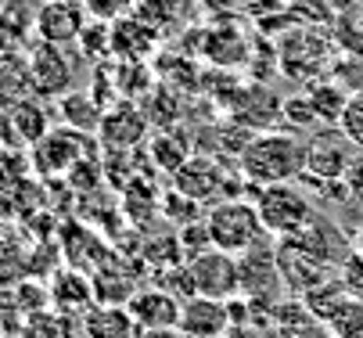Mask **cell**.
Segmentation results:
<instances>
[{
  "instance_id": "44dd1931",
  "label": "cell",
  "mask_w": 363,
  "mask_h": 338,
  "mask_svg": "<svg viewBox=\"0 0 363 338\" xmlns=\"http://www.w3.org/2000/svg\"><path fill=\"white\" fill-rule=\"evenodd\" d=\"M306 98H309V105H313V112H317V119H320L324 126H338V123H342V112H345V105H349V94H345L338 83H331V79L309 83V86H306Z\"/></svg>"
},
{
  "instance_id": "e0dca14e",
  "label": "cell",
  "mask_w": 363,
  "mask_h": 338,
  "mask_svg": "<svg viewBox=\"0 0 363 338\" xmlns=\"http://www.w3.org/2000/svg\"><path fill=\"white\" fill-rule=\"evenodd\" d=\"M8 123H11V133H15V144H33L36 140H43L50 130V112H47V105L36 98H26V101H18L15 108H8Z\"/></svg>"
},
{
  "instance_id": "4316f807",
  "label": "cell",
  "mask_w": 363,
  "mask_h": 338,
  "mask_svg": "<svg viewBox=\"0 0 363 338\" xmlns=\"http://www.w3.org/2000/svg\"><path fill=\"white\" fill-rule=\"evenodd\" d=\"M338 130H342V137L352 144V148H363V86L356 94H349V105L342 112Z\"/></svg>"
},
{
  "instance_id": "f1b7e54d",
  "label": "cell",
  "mask_w": 363,
  "mask_h": 338,
  "mask_svg": "<svg viewBox=\"0 0 363 338\" xmlns=\"http://www.w3.org/2000/svg\"><path fill=\"white\" fill-rule=\"evenodd\" d=\"M281 119L291 126V133H302V130H309L313 123H320L306 94H302V98H291V101H284V105H281Z\"/></svg>"
},
{
  "instance_id": "7402d4cb",
  "label": "cell",
  "mask_w": 363,
  "mask_h": 338,
  "mask_svg": "<svg viewBox=\"0 0 363 338\" xmlns=\"http://www.w3.org/2000/svg\"><path fill=\"white\" fill-rule=\"evenodd\" d=\"M76 324L69 313L55 310V306H43L36 313H29L18 327V338H72Z\"/></svg>"
},
{
  "instance_id": "9c48e42d",
  "label": "cell",
  "mask_w": 363,
  "mask_h": 338,
  "mask_svg": "<svg viewBox=\"0 0 363 338\" xmlns=\"http://www.w3.org/2000/svg\"><path fill=\"white\" fill-rule=\"evenodd\" d=\"M86 11L83 4H72V0H43L40 11H36V40H47V43H76L83 26H86Z\"/></svg>"
},
{
  "instance_id": "8fae6325",
  "label": "cell",
  "mask_w": 363,
  "mask_h": 338,
  "mask_svg": "<svg viewBox=\"0 0 363 338\" xmlns=\"http://www.w3.org/2000/svg\"><path fill=\"white\" fill-rule=\"evenodd\" d=\"M230 306L223 299L194 295L180 310V334L184 338H223L230 327Z\"/></svg>"
},
{
  "instance_id": "2e32d148",
  "label": "cell",
  "mask_w": 363,
  "mask_h": 338,
  "mask_svg": "<svg viewBox=\"0 0 363 338\" xmlns=\"http://www.w3.org/2000/svg\"><path fill=\"white\" fill-rule=\"evenodd\" d=\"M137 320L126 306H101L94 303L83 313V338H137Z\"/></svg>"
},
{
  "instance_id": "7a4b0ae2",
  "label": "cell",
  "mask_w": 363,
  "mask_h": 338,
  "mask_svg": "<svg viewBox=\"0 0 363 338\" xmlns=\"http://www.w3.org/2000/svg\"><path fill=\"white\" fill-rule=\"evenodd\" d=\"M205 227H209L213 249H223L230 256H245L255 245H263V216H259L255 202H241V198H227L216 202L205 213Z\"/></svg>"
},
{
  "instance_id": "4fadbf2b",
  "label": "cell",
  "mask_w": 363,
  "mask_h": 338,
  "mask_svg": "<svg viewBox=\"0 0 363 338\" xmlns=\"http://www.w3.org/2000/svg\"><path fill=\"white\" fill-rule=\"evenodd\" d=\"M201 58L216 65V69H234V65H245L252 58V47H248V36L230 26V22H220V26H209L201 33Z\"/></svg>"
},
{
  "instance_id": "277c9868",
  "label": "cell",
  "mask_w": 363,
  "mask_h": 338,
  "mask_svg": "<svg viewBox=\"0 0 363 338\" xmlns=\"http://www.w3.org/2000/svg\"><path fill=\"white\" fill-rule=\"evenodd\" d=\"M90 155H94L90 133H79L72 126H55L43 140L33 144L29 162H33V169L40 176H69L72 166H79Z\"/></svg>"
},
{
  "instance_id": "cb8c5ba5",
  "label": "cell",
  "mask_w": 363,
  "mask_h": 338,
  "mask_svg": "<svg viewBox=\"0 0 363 338\" xmlns=\"http://www.w3.org/2000/svg\"><path fill=\"white\" fill-rule=\"evenodd\" d=\"M159 216L169 223V227H177V230H184V227H191V223H201L205 220V213H201V202H194L191 195H184V191H166V195L159 198Z\"/></svg>"
},
{
  "instance_id": "ac0fdd59",
  "label": "cell",
  "mask_w": 363,
  "mask_h": 338,
  "mask_svg": "<svg viewBox=\"0 0 363 338\" xmlns=\"http://www.w3.org/2000/svg\"><path fill=\"white\" fill-rule=\"evenodd\" d=\"M101 119H105V108L97 105V98L90 90H69L58 98V123L72 126L79 133H97Z\"/></svg>"
},
{
  "instance_id": "5bb4252c",
  "label": "cell",
  "mask_w": 363,
  "mask_h": 338,
  "mask_svg": "<svg viewBox=\"0 0 363 338\" xmlns=\"http://www.w3.org/2000/svg\"><path fill=\"white\" fill-rule=\"evenodd\" d=\"M162 33L151 29L147 22L126 15L119 22H112V58L116 62H147L155 51H159Z\"/></svg>"
},
{
  "instance_id": "6da1fadb",
  "label": "cell",
  "mask_w": 363,
  "mask_h": 338,
  "mask_svg": "<svg viewBox=\"0 0 363 338\" xmlns=\"http://www.w3.org/2000/svg\"><path fill=\"white\" fill-rule=\"evenodd\" d=\"M241 176L252 187H270V184H291L306 169V144L298 133H281V130H263L252 133L245 152L238 155Z\"/></svg>"
},
{
  "instance_id": "9a60e30c",
  "label": "cell",
  "mask_w": 363,
  "mask_h": 338,
  "mask_svg": "<svg viewBox=\"0 0 363 338\" xmlns=\"http://www.w3.org/2000/svg\"><path fill=\"white\" fill-rule=\"evenodd\" d=\"M47 292H50V306L69 313V317H83L94 306V281L83 270H76V266L58 270L55 277H50Z\"/></svg>"
},
{
  "instance_id": "5b68a950",
  "label": "cell",
  "mask_w": 363,
  "mask_h": 338,
  "mask_svg": "<svg viewBox=\"0 0 363 338\" xmlns=\"http://www.w3.org/2000/svg\"><path fill=\"white\" fill-rule=\"evenodd\" d=\"M187 274L194 281L198 295L209 299H234L241 292V274H238V256L223 252V249H205L201 256L187 259Z\"/></svg>"
},
{
  "instance_id": "3957f363",
  "label": "cell",
  "mask_w": 363,
  "mask_h": 338,
  "mask_svg": "<svg viewBox=\"0 0 363 338\" xmlns=\"http://www.w3.org/2000/svg\"><path fill=\"white\" fill-rule=\"evenodd\" d=\"M255 209L263 216L267 234L277 237H295L313 223L317 209L309 202V195L291 180V184H270V187H255Z\"/></svg>"
},
{
  "instance_id": "603a6c76",
  "label": "cell",
  "mask_w": 363,
  "mask_h": 338,
  "mask_svg": "<svg viewBox=\"0 0 363 338\" xmlns=\"http://www.w3.org/2000/svg\"><path fill=\"white\" fill-rule=\"evenodd\" d=\"M33 98V83H29V69L26 58H0V108H15L18 101Z\"/></svg>"
},
{
  "instance_id": "ffe728a7",
  "label": "cell",
  "mask_w": 363,
  "mask_h": 338,
  "mask_svg": "<svg viewBox=\"0 0 363 338\" xmlns=\"http://www.w3.org/2000/svg\"><path fill=\"white\" fill-rule=\"evenodd\" d=\"M147 159L166 169V173H177L187 159H191V140L187 133H177V130H159L147 144Z\"/></svg>"
},
{
  "instance_id": "30bf717a",
  "label": "cell",
  "mask_w": 363,
  "mask_h": 338,
  "mask_svg": "<svg viewBox=\"0 0 363 338\" xmlns=\"http://www.w3.org/2000/svg\"><path fill=\"white\" fill-rule=\"evenodd\" d=\"M352 155H349V140L345 137H317L313 144H306V180H320V184H338L349 169Z\"/></svg>"
},
{
  "instance_id": "d4e9b609",
  "label": "cell",
  "mask_w": 363,
  "mask_h": 338,
  "mask_svg": "<svg viewBox=\"0 0 363 338\" xmlns=\"http://www.w3.org/2000/svg\"><path fill=\"white\" fill-rule=\"evenodd\" d=\"M79 51H83V58H94V62H101L105 55H112V26L108 22H86L83 26V33H79Z\"/></svg>"
},
{
  "instance_id": "ba28073f",
  "label": "cell",
  "mask_w": 363,
  "mask_h": 338,
  "mask_svg": "<svg viewBox=\"0 0 363 338\" xmlns=\"http://www.w3.org/2000/svg\"><path fill=\"white\" fill-rule=\"evenodd\" d=\"M147 133V116L133 105V101H116L112 108H105V119H101V144H105L108 152H130L144 140Z\"/></svg>"
},
{
  "instance_id": "83f0119b",
  "label": "cell",
  "mask_w": 363,
  "mask_h": 338,
  "mask_svg": "<svg viewBox=\"0 0 363 338\" xmlns=\"http://www.w3.org/2000/svg\"><path fill=\"white\" fill-rule=\"evenodd\" d=\"M83 11L94 22H119L126 15H133V0H83Z\"/></svg>"
},
{
  "instance_id": "f546056e",
  "label": "cell",
  "mask_w": 363,
  "mask_h": 338,
  "mask_svg": "<svg viewBox=\"0 0 363 338\" xmlns=\"http://www.w3.org/2000/svg\"><path fill=\"white\" fill-rule=\"evenodd\" d=\"M245 4V0H201V8H205V15L209 18H216V22H227L238 8Z\"/></svg>"
},
{
  "instance_id": "836d02e7",
  "label": "cell",
  "mask_w": 363,
  "mask_h": 338,
  "mask_svg": "<svg viewBox=\"0 0 363 338\" xmlns=\"http://www.w3.org/2000/svg\"><path fill=\"white\" fill-rule=\"evenodd\" d=\"M8 334H11V327H8V320H4V317H0V338H8Z\"/></svg>"
},
{
  "instance_id": "484cf974",
  "label": "cell",
  "mask_w": 363,
  "mask_h": 338,
  "mask_svg": "<svg viewBox=\"0 0 363 338\" xmlns=\"http://www.w3.org/2000/svg\"><path fill=\"white\" fill-rule=\"evenodd\" d=\"M133 18L166 33L177 22V0H133Z\"/></svg>"
},
{
  "instance_id": "1f68e13d",
  "label": "cell",
  "mask_w": 363,
  "mask_h": 338,
  "mask_svg": "<svg viewBox=\"0 0 363 338\" xmlns=\"http://www.w3.org/2000/svg\"><path fill=\"white\" fill-rule=\"evenodd\" d=\"M137 338H184L180 327H162V331H137Z\"/></svg>"
},
{
  "instance_id": "7c38bea8",
  "label": "cell",
  "mask_w": 363,
  "mask_h": 338,
  "mask_svg": "<svg viewBox=\"0 0 363 338\" xmlns=\"http://www.w3.org/2000/svg\"><path fill=\"white\" fill-rule=\"evenodd\" d=\"M173 187L191 195L194 202H205V205H216V198L223 195L227 187V173L213 162V159H201V155H191L177 173H173Z\"/></svg>"
},
{
  "instance_id": "8992f818",
  "label": "cell",
  "mask_w": 363,
  "mask_h": 338,
  "mask_svg": "<svg viewBox=\"0 0 363 338\" xmlns=\"http://www.w3.org/2000/svg\"><path fill=\"white\" fill-rule=\"evenodd\" d=\"M26 69L36 98H62V94L72 90V65L58 43L36 40L26 55Z\"/></svg>"
},
{
  "instance_id": "d6a6232c",
  "label": "cell",
  "mask_w": 363,
  "mask_h": 338,
  "mask_svg": "<svg viewBox=\"0 0 363 338\" xmlns=\"http://www.w3.org/2000/svg\"><path fill=\"white\" fill-rule=\"evenodd\" d=\"M352 249H356V256L363 259V223L356 227V237H352Z\"/></svg>"
},
{
  "instance_id": "52a82bcc",
  "label": "cell",
  "mask_w": 363,
  "mask_h": 338,
  "mask_svg": "<svg viewBox=\"0 0 363 338\" xmlns=\"http://www.w3.org/2000/svg\"><path fill=\"white\" fill-rule=\"evenodd\" d=\"M126 310L133 313L140 331H162V327H180L184 299L162 284H147V288H137V295L126 303Z\"/></svg>"
},
{
  "instance_id": "4dcf8cb0",
  "label": "cell",
  "mask_w": 363,
  "mask_h": 338,
  "mask_svg": "<svg viewBox=\"0 0 363 338\" xmlns=\"http://www.w3.org/2000/svg\"><path fill=\"white\" fill-rule=\"evenodd\" d=\"M342 184H345V191H349L352 198H359V202H363V159H352V162H349V169H345Z\"/></svg>"
},
{
  "instance_id": "d6986e66",
  "label": "cell",
  "mask_w": 363,
  "mask_h": 338,
  "mask_svg": "<svg viewBox=\"0 0 363 338\" xmlns=\"http://www.w3.org/2000/svg\"><path fill=\"white\" fill-rule=\"evenodd\" d=\"M90 281H94V303H101V306H126L137 295L133 277L119 266H101Z\"/></svg>"
}]
</instances>
